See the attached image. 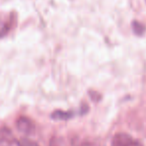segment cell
Segmentation results:
<instances>
[{
	"mask_svg": "<svg viewBox=\"0 0 146 146\" xmlns=\"http://www.w3.org/2000/svg\"><path fill=\"white\" fill-rule=\"evenodd\" d=\"M111 146H143V144L129 134L119 132L112 137Z\"/></svg>",
	"mask_w": 146,
	"mask_h": 146,
	"instance_id": "1",
	"label": "cell"
},
{
	"mask_svg": "<svg viewBox=\"0 0 146 146\" xmlns=\"http://www.w3.org/2000/svg\"><path fill=\"white\" fill-rule=\"evenodd\" d=\"M14 144H17V141L12 131L7 127L0 128V146H13Z\"/></svg>",
	"mask_w": 146,
	"mask_h": 146,
	"instance_id": "2",
	"label": "cell"
},
{
	"mask_svg": "<svg viewBox=\"0 0 146 146\" xmlns=\"http://www.w3.org/2000/svg\"><path fill=\"white\" fill-rule=\"evenodd\" d=\"M16 126L19 131L24 134H31L35 129L34 122L30 118L25 117V116H21L17 119Z\"/></svg>",
	"mask_w": 146,
	"mask_h": 146,
	"instance_id": "3",
	"label": "cell"
},
{
	"mask_svg": "<svg viewBox=\"0 0 146 146\" xmlns=\"http://www.w3.org/2000/svg\"><path fill=\"white\" fill-rule=\"evenodd\" d=\"M72 112H69V111H54L52 114V118L56 120H66L69 119L70 117H72Z\"/></svg>",
	"mask_w": 146,
	"mask_h": 146,
	"instance_id": "4",
	"label": "cell"
},
{
	"mask_svg": "<svg viewBox=\"0 0 146 146\" xmlns=\"http://www.w3.org/2000/svg\"><path fill=\"white\" fill-rule=\"evenodd\" d=\"M10 29V22L0 19V37H4Z\"/></svg>",
	"mask_w": 146,
	"mask_h": 146,
	"instance_id": "5",
	"label": "cell"
},
{
	"mask_svg": "<svg viewBox=\"0 0 146 146\" xmlns=\"http://www.w3.org/2000/svg\"><path fill=\"white\" fill-rule=\"evenodd\" d=\"M17 146H39V145L35 141H33V140L26 137H23L17 141Z\"/></svg>",
	"mask_w": 146,
	"mask_h": 146,
	"instance_id": "6",
	"label": "cell"
},
{
	"mask_svg": "<svg viewBox=\"0 0 146 146\" xmlns=\"http://www.w3.org/2000/svg\"><path fill=\"white\" fill-rule=\"evenodd\" d=\"M133 30L135 32V34L137 35H142L145 31V27L143 24L139 22H133Z\"/></svg>",
	"mask_w": 146,
	"mask_h": 146,
	"instance_id": "7",
	"label": "cell"
}]
</instances>
